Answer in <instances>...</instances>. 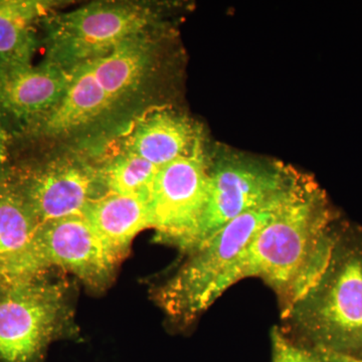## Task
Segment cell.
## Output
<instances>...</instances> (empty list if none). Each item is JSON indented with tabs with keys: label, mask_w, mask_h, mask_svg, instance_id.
I'll use <instances>...</instances> for the list:
<instances>
[{
	"label": "cell",
	"mask_w": 362,
	"mask_h": 362,
	"mask_svg": "<svg viewBox=\"0 0 362 362\" xmlns=\"http://www.w3.org/2000/svg\"><path fill=\"white\" fill-rule=\"evenodd\" d=\"M40 226L8 175H0V285L32 280L54 271L40 256Z\"/></svg>",
	"instance_id": "cell-12"
},
{
	"label": "cell",
	"mask_w": 362,
	"mask_h": 362,
	"mask_svg": "<svg viewBox=\"0 0 362 362\" xmlns=\"http://www.w3.org/2000/svg\"><path fill=\"white\" fill-rule=\"evenodd\" d=\"M115 142L159 168L209 147L201 124L175 105L145 114Z\"/></svg>",
	"instance_id": "cell-13"
},
{
	"label": "cell",
	"mask_w": 362,
	"mask_h": 362,
	"mask_svg": "<svg viewBox=\"0 0 362 362\" xmlns=\"http://www.w3.org/2000/svg\"><path fill=\"white\" fill-rule=\"evenodd\" d=\"M340 221L325 190L302 173L289 199L218 281L214 303L239 281L258 278L275 293L284 315L322 273Z\"/></svg>",
	"instance_id": "cell-2"
},
{
	"label": "cell",
	"mask_w": 362,
	"mask_h": 362,
	"mask_svg": "<svg viewBox=\"0 0 362 362\" xmlns=\"http://www.w3.org/2000/svg\"><path fill=\"white\" fill-rule=\"evenodd\" d=\"M298 180L284 194L226 223L185 255L177 270L153 288V301L171 322L183 327L190 325L214 304V290L218 281L289 199Z\"/></svg>",
	"instance_id": "cell-6"
},
{
	"label": "cell",
	"mask_w": 362,
	"mask_h": 362,
	"mask_svg": "<svg viewBox=\"0 0 362 362\" xmlns=\"http://www.w3.org/2000/svg\"><path fill=\"white\" fill-rule=\"evenodd\" d=\"M37 246L49 270L70 274L94 295L110 289L122 264L84 216L42 223Z\"/></svg>",
	"instance_id": "cell-10"
},
{
	"label": "cell",
	"mask_w": 362,
	"mask_h": 362,
	"mask_svg": "<svg viewBox=\"0 0 362 362\" xmlns=\"http://www.w3.org/2000/svg\"><path fill=\"white\" fill-rule=\"evenodd\" d=\"M178 59L171 23L128 40L71 71L62 101L26 135L49 147L98 153L145 114L173 105Z\"/></svg>",
	"instance_id": "cell-1"
},
{
	"label": "cell",
	"mask_w": 362,
	"mask_h": 362,
	"mask_svg": "<svg viewBox=\"0 0 362 362\" xmlns=\"http://www.w3.org/2000/svg\"><path fill=\"white\" fill-rule=\"evenodd\" d=\"M83 216L121 263L129 256L135 238L152 228L149 197L139 195L106 194L92 202Z\"/></svg>",
	"instance_id": "cell-14"
},
{
	"label": "cell",
	"mask_w": 362,
	"mask_h": 362,
	"mask_svg": "<svg viewBox=\"0 0 362 362\" xmlns=\"http://www.w3.org/2000/svg\"><path fill=\"white\" fill-rule=\"evenodd\" d=\"M57 270L0 285V362H44L52 343L80 334L76 282Z\"/></svg>",
	"instance_id": "cell-5"
},
{
	"label": "cell",
	"mask_w": 362,
	"mask_h": 362,
	"mask_svg": "<svg viewBox=\"0 0 362 362\" xmlns=\"http://www.w3.org/2000/svg\"><path fill=\"white\" fill-rule=\"evenodd\" d=\"M40 159L7 173L40 225L83 216L92 202L108 194L95 156L69 147H49Z\"/></svg>",
	"instance_id": "cell-8"
},
{
	"label": "cell",
	"mask_w": 362,
	"mask_h": 362,
	"mask_svg": "<svg viewBox=\"0 0 362 362\" xmlns=\"http://www.w3.org/2000/svg\"><path fill=\"white\" fill-rule=\"evenodd\" d=\"M293 340L324 354L362 357V226L340 221L329 259L282 316Z\"/></svg>",
	"instance_id": "cell-3"
},
{
	"label": "cell",
	"mask_w": 362,
	"mask_h": 362,
	"mask_svg": "<svg viewBox=\"0 0 362 362\" xmlns=\"http://www.w3.org/2000/svg\"><path fill=\"white\" fill-rule=\"evenodd\" d=\"M173 4L143 0H102L56 11L45 21V61L71 74L104 58L128 40L171 23Z\"/></svg>",
	"instance_id": "cell-4"
},
{
	"label": "cell",
	"mask_w": 362,
	"mask_h": 362,
	"mask_svg": "<svg viewBox=\"0 0 362 362\" xmlns=\"http://www.w3.org/2000/svg\"><path fill=\"white\" fill-rule=\"evenodd\" d=\"M325 356L330 362H362V357L333 356V354H325Z\"/></svg>",
	"instance_id": "cell-19"
},
{
	"label": "cell",
	"mask_w": 362,
	"mask_h": 362,
	"mask_svg": "<svg viewBox=\"0 0 362 362\" xmlns=\"http://www.w3.org/2000/svg\"><path fill=\"white\" fill-rule=\"evenodd\" d=\"M272 362H330L325 354L300 344L275 327L272 331Z\"/></svg>",
	"instance_id": "cell-17"
},
{
	"label": "cell",
	"mask_w": 362,
	"mask_h": 362,
	"mask_svg": "<svg viewBox=\"0 0 362 362\" xmlns=\"http://www.w3.org/2000/svg\"><path fill=\"white\" fill-rule=\"evenodd\" d=\"M93 156L108 194L150 197L159 168L115 141Z\"/></svg>",
	"instance_id": "cell-16"
},
{
	"label": "cell",
	"mask_w": 362,
	"mask_h": 362,
	"mask_svg": "<svg viewBox=\"0 0 362 362\" xmlns=\"http://www.w3.org/2000/svg\"><path fill=\"white\" fill-rule=\"evenodd\" d=\"M62 6L54 0H0V66L33 64L45 21Z\"/></svg>",
	"instance_id": "cell-15"
},
{
	"label": "cell",
	"mask_w": 362,
	"mask_h": 362,
	"mask_svg": "<svg viewBox=\"0 0 362 362\" xmlns=\"http://www.w3.org/2000/svg\"><path fill=\"white\" fill-rule=\"evenodd\" d=\"M7 156V133L0 120V164L4 165Z\"/></svg>",
	"instance_id": "cell-18"
},
{
	"label": "cell",
	"mask_w": 362,
	"mask_h": 362,
	"mask_svg": "<svg viewBox=\"0 0 362 362\" xmlns=\"http://www.w3.org/2000/svg\"><path fill=\"white\" fill-rule=\"evenodd\" d=\"M209 148L161 166L150 192L154 240L187 254L206 209Z\"/></svg>",
	"instance_id": "cell-9"
},
{
	"label": "cell",
	"mask_w": 362,
	"mask_h": 362,
	"mask_svg": "<svg viewBox=\"0 0 362 362\" xmlns=\"http://www.w3.org/2000/svg\"><path fill=\"white\" fill-rule=\"evenodd\" d=\"M1 166H2L1 164H0V175H4V171L1 170Z\"/></svg>",
	"instance_id": "cell-20"
},
{
	"label": "cell",
	"mask_w": 362,
	"mask_h": 362,
	"mask_svg": "<svg viewBox=\"0 0 362 362\" xmlns=\"http://www.w3.org/2000/svg\"><path fill=\"white\" fill-rule=\"evenodd\" d=\"M300 171L284 162L218 146L209 156V194L187 254L238 216L265 206L291 189Z\"/></svg>",
	"instance_id": "cell-7"
},
{
	"label": "cell",
	"mask_w": 362,
	"mask_h": 362,
	"mask_svg": "<svg viewBox=\"0 0 362 362\" xmlns=\"http://www.w3.org/2000/svg\"><path fill=\"white\" fill-rule=\"evenodd\" d=\"M70 81L71 74L45 59L39 65L0 66L2 125L6 117L26 134L56 109Z\"/></svg>",
	"instance_id": "cell-11"
}]
</instances>
